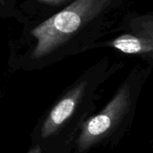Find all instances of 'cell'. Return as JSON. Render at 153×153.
I'll use <instances>...</instances> for the list:
<instances>
[{"mask_svg": "<svg viewBox=\"0 0 153 153\" xmlns=\"http://www.w3.org/2000/svg\"><path fill=\"white\" fill-rule=\"evenodd\" d=\"M38 1L43 4H59L67 0H38Z\"/></svg>", "mask_w": 153, "mask_h": 153, "instance_id": "5b68a950", "label": "cell"}, {"mask_svg": "<svg viewBox=\"0 0 153 153\" xmlns=\"http://www.w3.org/2000/svg\"><path fill=\"white\" fill-rule=\"evenodd\" d=\"M113 0H74L31 30L37 43L33 56L40 58L64 45L81 28L103 13Z\"/></svg>", "mask_w": 153, "mask_h": 153, "instance_id": "6da1fadb", "label": "cell"}, {"mask_svg": "<svg viewBox=\"0 0 153 153\" xmlns=\"http://www.w3.org/2000/svg\"><path fill=\"white\" fill-rule=\"evenodd\" d=\"M129 103V91L126 86L109 102L101 113L92 117L85 126L80 139L79 149L83 151L100 140L121 117Z\"/></svg>", "mask_w": 153, "mask_h": 153, "instance_id": "7a4b0ae2", "label": "cell"}, {"mask_svg": "<svg viewBox=\"0 0 153 153\" xmlns=\"http://www.w3.org/2000/svg\"><path fill=\"white\" fill-rule=\"evenodd\" d=\"M109 45L126 54L149 53L153 49V40L152 38L134 34L121 35L113 39Z\"/></svg>", "mask_w": 153, "mask_h": 153, "instance_id": "277c9868", "label": "cell"}, {"mask_svg": "<svg viewBox=\"0 0 153 153\" xmlns=\"http://www.w3.org/2000/svg\"><path fill=\"white\" fill-rule=\"evenodd\" d=\"M2 4H3V0H0V5H1Z\"/></svg>", "mask_w": 153, "mask_h": 153, "instance_id": "52a82bcc", "label": "cell"}, {"mask_svg": "<svg viewBox=\"0 0 153 153\" xmlns=\"http://www.w3.org/2000/svg\"><path fill=\"white\" fill-rule=\"evenodd\" d=\"M82 91L83 85H80L70 94L63 98L55 106L43 125L41 130L43 138H47L51 135L65 120H67L72 116Z\"/></svg>", "mask_w": 153, "mask_h": 153, "instance_id": "3957f363", "label": "cell"}, {"mask_svg": "<svg viewBox=\"0 0 153 153\" xmlns=\"http://www.w3.org/2000/svg\"><path fill=\"white\" fill-rule=\"evenodd\" d=\"M30 153H40V151H39V149H35V150H33L32 152H30Z\"/></svg>", "mask_w": 153, "mask_h": 153, "instance_id": "8992f818", "label": "cell"}]
</instances>
